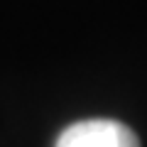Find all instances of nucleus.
Here are the masks:
<instances>
[{
    "label": "nucleus",
    "instance_id": "f257e3e1",
    "mask_svg": "<svg viewBox=\"0 0 147 147\" xmlns=\"http://www.w3.org/2000/svg\"><path fill=\"white\" fill-rule=\"evenodd\" d=\"M54 147H140V140L118 120L91 118L71 123L66 130H61Z\"/></svg>",
    "mask_w": 147,
    "mask_h": 147
}]
</instances>
